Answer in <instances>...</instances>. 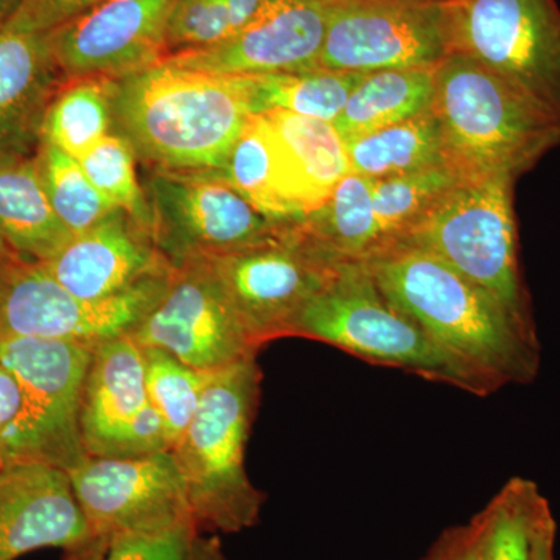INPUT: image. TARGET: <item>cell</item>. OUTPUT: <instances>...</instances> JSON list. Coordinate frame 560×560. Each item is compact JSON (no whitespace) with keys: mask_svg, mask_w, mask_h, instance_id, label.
Here are the masks:
<instances>
[{"mask_svg":"<svg viewBox=\"0 0 560 560\" xmlns=\"http://www.w3.org/2000/svg\"><path fill=\"white\" fill-rule=\"evenodd\" d=\"M364 264L397 308L497 389L525 385L539 374L537 330L451 265L415 248L386 249Z\"/></svg>","mask_w":560,"mask_h":560,"instance_id":"obj_1","label":"cell"},{"mask_svg":"<svg viewBox=\"0 0 560 560\" xmlns=\"http://www.w3.org/2000/svg\"><path fill=\"white\" fill-rule=\"evenodd\" d=\"M253 77L160 61L117 81L113 113L132 150L161 171L220 172L253 109Z\"/></svg>","mask_w":560,"mask_h":560,"instance_id":"obj_2","label":"cell"},{"mask_svg":"<svg viewBox=\"0 0 560 560\" xmlns=\"http://www.w3.org/2000/svg\"><path fill=\"white\" fill-rule=\"evenodd\" d=\"M431 110L464 176L530 171L560 143V120L485 65L453 51L434 69Z\"/></svg>","mask_w":560,"mask_h":560,"instance_id":"obj_3","label":"cell"},{"mask_svg":"<svg viewBox=\"0 0 560 560\" xmlns=\"http://www.w3.org/2000/svg\"><path fill=\"white\" fill-rule=\"evenodd\" d=\"M260 393L257 355L212 372L194 419L171 448L200 533H241L260 521L265 495L245 469Z\"/></svg>","mask_w":560,"mask_h":560,"instance_id":"obj_4","label":"cell"},{"mask_svg":"<svg viewBox=\"0 0 560 560\" xmlns=\"http://www.w3.org/2000/svg\"><path fill=\"white\" fill-rule=\"evenodd\" d=\"M293 337L327 342L370 363L448 383L475 396L499 390L481 372L447 352L397 308L364 261L335 264L326 283L301 312Z\"/></svg>","mask_w":560,"mask_h":560,"instance_id":"obj_5","label":"cell"},{"mask_svg":"<svg viewBox=\"0 0 560 560\" xmlns=\"http://www.w3.org/2000/svg\"><path fill=\"white\" fill-rule=\"evenodd\" d=\"M514 180L511 176H466L386 249L433 254L492 294L523 326L536 329L518 265Z\"/></svg>","mask_w":560,"mask_h":560,"instance_id":"obj_6","label":"cell"},{"mask_svg":"<svg viewBox=\"0 0 560 560\" xmlns=\"http://www.w3.org/2000/svg\"><path fill=\"white\" fill-rule=\"evenodd\" d=\"M95 348L47 338H0V363L16 375L22 393L3 466L38 463L69 474L86 460L80 410Z\"/></svg>","mask_w":560,"mask_h":560,"instance_id":"obj_7","label":"cell"},{"mask_svg":"<svg viewBox=\"0 0 560 560\" xmlns=\"http://www.w3.org/2000/svg\"><path fill=\"white\" fill-rule=\"evenodd\" d=\"M453 51L510 81L560 120V10L555 0H447Z\"/></svg>","mask_w":560,"mask_h":560,"instance_id":"obj_8","label":"cell"},{"mask_svg":"<svg viewBox=\"0 0 560 560\" xmlns=\"http://www.w3.org/2000/svg\"><path fill=\"white\" fill-rule=\"evenodd\" d=\"M172 271L103 300L69 293L39 261L18 257L0 265L2 337L47 338L98 346L131 337L167 289Z\"/></svg>","mask_w":560,"mask_h":560,"instance_id":"obj_9","label":"cell"},{"mask_svg":"<svg viewBox=\"0 0 560 560\" xmlns=\"http://www.w3.org/2000/svg\"><path fill=\"white\" fill-rule=\"evenodd\" d=\"M150 197L151 238L172 267L276 241L298 223L268 219L217 172L160 171Z\"/></svg>","mask_w":560,"mask_h":560,"instance_id":"obj_10","label":"cell"},{"mask_svg":"<svg viewBox=\"0 0 560 560\" xmlns=\"http://www.w3.org/2000/svg\"><path fill=\"white\" fill-rule=\"evenodd\" d=\"M452 54L447 0H329L320 69H436Z\"/></svg>","mask_w":560,"mask_h":560,"instance_id":"obj_11","label":"cell"},{"mask_svg":"<svg viewBox=\"0 0 560 560\" xmlns=\"http://www.w3.org/2000/svg\"><path fill=\"white\" fill-rule=\"evenodd\" d=\"M208 260L259 349L276 338L293 337L301 312L340 261L308 242L300 221L276 241Z\"/></svg>","mask_w":560,"mask_h":560,"instance_id":"obj_12","label":"cell"},{"mask_svg":"<svg viewBox=\"0 0 560 560\" xmlns=\"http://www.w3.org/2000/svg\"><path fill=\"white\" fill-rule=\"evenodd\" d=\"M140 348L172 353L187 366L217 372L257 355L208 259L173 267L167 289L131 335Z\"/></svg>","mask_w":560,"mask_h":560,"instance_id":"obj_13","label":"cell"},{"mask_svg":"<svg viewBox=\"0 0 560 560\" xmlns=\"http://www.w3.org/2000/svg\"><path fill=\"white\" fill-rule=\"evenodd\" d=\"M69 478L94 536L110 539L194 523L171 451L124 458L88 456Z\"/></svg>","mask_w":560,"mask_h":560,"instance_id":"obj_14","label":"cell"},{"mask_svg":"<svg viewBox=\"0 0 560 560\" xmlns=\"http://www.w3.org/2000/svg\"><path fill=\"white\" fill-rule=\"evenodd\" d=\"M176 0H103L50 32L51 58L66 81H119L168 55Z\"/></svg>","mask_w":560,"mask_h":560,"instance_id":"obj_15","label":"cell"},{"mask_svg":"<svg viewBox=\"0 0 560 560\" xmlns=\"http://www.w3.org/2000/svg\"><path fill=\"white\" fill-rule=\"evenodd\" d=\"M80 431L92 458L168 451L164 427L147 396L143 350L131 337L94 349L81 400Z\"/></svg>","mask_w":560,"mask_h":560,"instance_id":"obj_16","label":"cell"},{"mask_svg":"<svg viewBox=\"0 0 560 560\" xmlns=\"http://www.w3.org/2000/svg\"><path fill=\"white\" fill-rule=\"evenodd\" d=\"M329 0H267L243 27L205 49L164 62L220 75L264 77L319 69Z\"/></svg>","mask_w":560,"mask_h":560,"instance_id":"obj_17","label":"cell"},{"mask_svg":"<svg viewBox=\"0 0 560 560\" xmlns=\"http://www.w3.org/2000/svg\"><path fill=\"white\" fill-rule=\"evenodd\" d=\"M94 537L68 471L38 463L0 469V560L43 548L68 551Z\"/></svg>","mask_w":560,"mask_h":560,"instance_id":"obj_18","label":"cell"},{"mask_svg":"<svg viewBox=\"0 0 560 560\" xmlns=\"http://www.w3.org/2000/svg\"><path fill=\"white\" fill-rule=\"evenodd\" d=\"M39 264L69 293L84 300L116 296L173 268L149 232L120 209L73 235L60 253Z\"/></svg>","mask_w":560,"mask_h":560,"instance_id":"obj_19","label":"cell"},{"mask_svg":"<svg viewBox=\"0 0 560 560\" xmlns=\"http://www.w3.org/2000/svg\"><path fill=\"white\" fill-rule=\"evenodd\" d=\"M50 32L22 2L0 25V160L22 158L40 136L58 70Z\"/></svg>","mask_w":560,"mask_h":560,"instance_id":"obj_20","label":"cell"},{"mask_svg":"<svg viewBox=\"0 0 560 560\" xmlns=\"http://www.w3.org/2000/svg\"><path fill=\"white\" fill-rule=\"evenodd\" d=\"M275 151V186L291 221L323 208L349 175L348 151L329 121L285 110L261 113Z\"/></svg>","mask_w":560,"mask_h":560,"instance_id":"obj_21","label":"cell"},{"mask_svg":"<svg viewBox=\"0 0 560 560\" xmlns=\"http://www.w3.org/2000/svg\"><path fill=\"white\" fill-rule=\"evenodd\" d=\"M0 235L33 261L50 260L73 237L51 208L36 160H0Z\"/></svg>","mask_w":560,"mask_h":560,"instance_id":"obj_22","label":"cell"},{"mask_svg":"<svg viewBox=\"0 0 560 560\" xmlns=\"http://www.w3.org/2000/svg\"><path fill=\"white\" fill-rule=\"evenodd\" d=\"M481 521L480 560H539L556 545L555 515L536 482L511 478L478 512Z\"/></svg>","mask_w":560,"mask_h":560,"instance_id":"obj_23","label":"cell"},{"mask_svg":"<svg viewBox=\"0 0 560 560\" xmlns=\"http://www.w3.org/2000/svg\"><path fill=\"white\" fill-rule=\"evenodd\" d=\"M345 145L350 173L372 180L452 165L440 121L431 109Z\"/></svg>","mask_w":560,"mask_h":560,"instance_id":"obj_24","label":"cell"},{"mask_svg":"<svg viewBox=\"0 0 560 560\" xmlns=\"http://www.w3.org/2000/svg\"><path fill=\"white\" fill-rule=\"evenodd\" d=\"M434 69L364 73L334 127L342 142L411 119L431 109Z\"/></svg>","mask_w":560,"mask_h":560,"instance_id":"obj_25","label":"cell"},{"mask_svg":"<svg viewBox=\"0 0 560 560\" xmlns=\"http://www.w3.org/2000/svg\"><path fill=\"white\" fill-rule=\"evenodd\" d=\"M372 179L349 173L329 201L307 219L300 231L335 260L371 259L383 248V235L372 201Z\"/></svg>","mask_w":560,"mask_h":560,"instance_id":"obj_26","label":"cell"},{"mask_svg":"<svg viewBox=\"0 0 560 560\" xmlns=\"http://www.w3.org/2000/svg\"><path fill=\"white\" fill-rule=\"evenodd\" d=\"M65 83L46 110L40 138L79 161L108 136L117 81L79 79Z\"/></svg>","mask_w":560,"mask_h":560,"instance_id":"obj_27","label":"cell"},{"mask_svg":"<svg viewBox=\"0 0 560 560\" xmlns=\"http://www.w3.org/2000/svg\"><path fill=\"white\" fill-rule=\"evenodd\" d=\"M363 77L320 68L253 77L254 114L285 110L334 125Z\"/></svg>","mask_w":560,"mask_h":560,"instance_id":"obj_28","label":"cell"},{"mask_svg":"<svg viewBox=\"0 0 560 560\" xmlns=\"http://www.w3.org/2000/svg\"><path fill=\"white\" fill-rule=\"evenodd\" d=\"M466 176L452 165L372 180V201L385 250ZM381 250V253H382ZM374 257V256H372Z\"/></svg>","mask_w":560,"mask_h":560,"instance_id":"obj_29","label":"cell"},{"mask_svg":"<svg viewBox=\"0 0 560 560\" xmlns=\"http://www.w3.org/2000/svg\"><path fill=\"white\" fill-rule=\"evenodd\" d=\"M219 175L268 219L291 221L275 186V151L264 114H250Z\"/></svg>","mask_w":560,"mask_h":560,"instance_id":"obj_30","label":"cell"},{"mask_svg":"<svg viewBox=\"0 0 560 560\" xmlns=\"http://www.w3.org/2000/svg\"><path fill=\"white\" fill-rule=\"evenodd\" d=\"M142 350L147 396L160 416L171 451L194 419L212 372L194 370L162 349Z\"/></svg>","mask_w":560,"mask_h":560,"instance_id":"obj_31","label":"cell"},{"mask_svg":"<svg viewBox=\"0 0 560 560\" xmlns=\"http://www.w3.org/2000/svg\"><path fill=\"white\" fill-rule=\"evenodd\" d=\"M51 208L72 235L91 230L119 210L92 186L80 162L43 142L36 158Z\"/></svg>","mask_w":560,"mask_h":560,"instance_id":"obj_32","label":"cell"},{"mask_svg":"<svg viewBox=\"0 0 560 560\" xmlns=\"http://www.w3.org/2000/svg\"><path fill=\"white\" fill-rule=\"evenodd\" d=\"M79 162L92 186L151 235V217L136 179L130 142L120 136H105Z\"/></svg>","mask_w":560,"mask_h":560,"instance_id":"obj_33","label":"cell"},{"mask_svg":"<svg viewBox=\"0 0 560 560\" xmlns=\"http://www.w3.org/2000/svg\"><path fill=\"white\" fill-rule=\"evenodd\" d=\"M231 33L228 0H176L167 24L168 55L205 49Z\"/></svg>","mask_w":560,"mask_h":560,"instance_id":"obj_34","label":"cell"},{"mask_svg":"<svg viewBox=\"0 0 560 560\" xmlns=\"http://www.w3.org/2000/svg\"><path fill=\"white\" fill-rule=\"evenodd\" d=\"M201 534L194 523L160 533L120 534L110 537L103 560H194Z\"/></svg>","mask_w":560,"mask_h":560,"instance_id":"obj_35","label":"cell"},{"mask_svg":"<svg viewBox=\"0 0 560 560\" xmlns=\"http://www.w3.org/2000/svg\"><path fill=\"white\" fill-rule=\"evenodd\" d=\"M481 521L478 514L466 525L445 529L422 560H480Z\"/></svg>","mask_w":560,"mask_h":560,"instance_id":"obj_36","label":"cell"},{"mask_svg":"<svg viewBox=\"0 0 560 560\" xmlns=\"http://www.w3.org/2000/svg\"><path fill=\"white\" fill-rule=\"evenodd\" d=\"M22 410V393L16 375L0 363V458L9 447Z\"/></svg>","mask_w":560,"mask_h":560,"instance_id":"obj_37","label":"cell"},{"mask_svg":"<svg viewBox=\"0 0 560 560\" xmlns=\"http://www.w3.org/2000/svg\"><path fill=\"white\" fill-rule=\"evenodd\" d=\"M39 18L47 27L54 31L62 22L79 16L103 0H21Z\"/></svg>","mask_w":560,"mask_h":560,"instance_id":"obj_38","label":"cell"},{"mask_svg":"<svg viewBox=\"0 0 560 560\" xmlns=\"http://www.w3.org/2000/svg\"><path fill=\"white\" fill-rule=\"evenodd\" d=\"M109 547V537L95 536L94 539L66 551L62 560H103Z\"/></svg>","mask_w":560,"mask_h":560,"instance_id":"obj_39","label":"cell"},{"mask_svg":"<svg viewBox=\"0 0 560 560\" xmlns=\"http://www.w3.org/2000/svg\"><path fill=\"white\" fill-rule=\"evenodd\" d=\"M265 2H267V0H228L231 13L232 33L243 27V25L265 5Z\"/></svg>","mask_w":560,"mask_h":560,"instance_id":"obj_40","label":"cell"},{"mask_svg":"<svg viewBox=\"0 0 560 560\" xmlns=\"http://www.w3.org/2000/svg\"><path fill=\"white\" fill-rule=\"evenodd\" d=\"M194 560H228L219 537H198Z\"/></svg>","mask_w":560,"mask_h":560,"instance_id":"obj_41","label":"cell"},{"mask_svg":"<svg viewBox=\"0 0 560 560\" xmlns=\"http://www.w3.org/2000/svg\"><path fill=\"white\" fill-rule=\"evenodd\" d=\"M20 254L14 253L13 249L10 248L9 243L3 241L2 235H0V265L9 264V261L18 259Z\"/></svg>","mask_w":560,"mask_h":560,"instance_id":"obj_42","label":"cell"},{"mask_svg":"<svg viewBox=\"0 0 560 560\" xmlns=\"http://www.w3.org/2000/svg\"><path fill=\"white\" fill-rule=\"evenodd\" d=\"M11 2H13V0H0V25L7 21L5 18L11 9Z\"/></svg>","mask_w":560,"mask_h":560,"instance_id":"obj_43","label":"cell"},{"mask_svg":"<svg viewBox=\"0 0 560 560\" xmlns=\"http://www.w3.org/2000/svg\"><path fill=\"white\" fill-rule=\"evenodd\" d=\"M3 467V463H2V458H0V469H2Z\"/></svg>","mask_w":560,"mask_h":560,"instance_id":"obj_44","label":"cell"},{"mask_svg":"<svg viewBox=\"0 0 560 560\" xmlns=\"http://www.w3.org/2000/svg\"><path fill=\"white\" fill-rule=\"evenodd\" d=\"M0 338H2V326H0Z\"/></svg>","mask_w":560,"mask_h":560,"instance_id":"obj_45","label":"cell"}]
</instances>
